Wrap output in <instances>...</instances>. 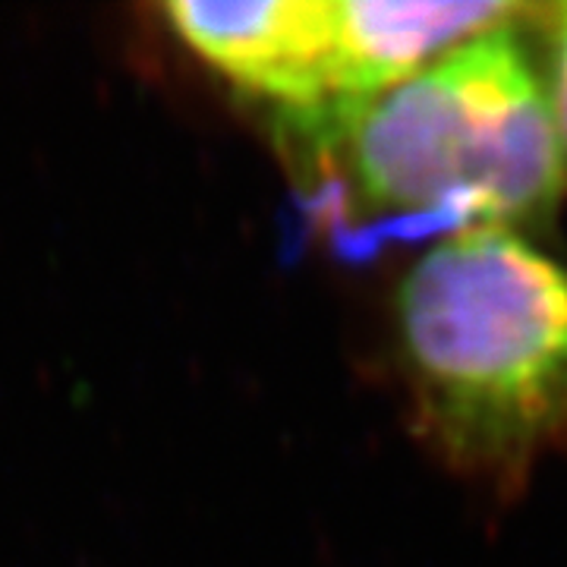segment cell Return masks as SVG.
<instances>
[{"instance_id":"1","label":"cell","mask_w":567,"mask_h":567,"mask_svg":"<svg viewBox=\"0 0 567 567\" xmlns=\"http://www.w3.org/2000/svg\"><path fill=\"white\" fill-rule=\"evenodd\" d=\"M398 334L435 447L524 470L567 429V268L517 230H454L406 271Z\"/></svg>"},{"instance_id":"2","label":"cell","mask_w":567,"mask_h":567,"mask_svg":"<svg viewBox=\"0 0 567 567\" xmlns=\"http://www.w3.org/2000/svg\"><path fill=\"white\" fill-rule=\"evenodd\" d=\"M300 126L341 155L363 203L406 221L511 230L565 193L551 95L511 25Z\"/></svg>"},{"instance_id":"3","label":"cell","mask_w":567,"mask_h":567,"mask_svg":"<svg viewBox=\"0 0 567 567\" xmlns=\"http://www.w3.org/2000/svg\"><path fill=\"white\" fill-rule=\"evenodd\" d=\"M164 17L203 61L290 121L341 104L334 0H171Z\"/></svg>"},{"instance_id":"4","label":"cell","mask_w":567,"mask_h":567,"mask_svg":"<svg viewBox=\"0 0 567 567\" xmlns=\"http://www.w3.org/2000/svg\"><path fill=\"white\" fill-rule=\"evenodd\" d=\"M551 107H555V121H558V133L565 142L567 152V3L555 10V58H551Z\"/></svg>"}]
</instances>
